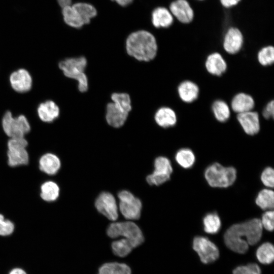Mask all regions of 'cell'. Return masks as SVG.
I'll use <instances>...</instances> for the list:
<instances>
[{
  "label": "cell",
  "instance_id": "obj_1",
  "mask_svg": "<svg viewBox=\"0 0 274 274\" xmlns=\"http://www.w3.org/2000/svg\"><path fill=\"white\" fill-rule=\"evenodd\" d=\"M262 229L261 221L258 218L233 224L224 234L225 244L232 251L244 254L248 251L249 245L253 246L259 242Z\"/></svg>",
  "mask_w": 274,
  "mask_h": 274
},
{
  "label": "cell",
  "instance_id": "obj_2",
  "mask_svg": "<svg viewBox=\"0 0 274 274\" xmlns=\"http://www.w3.org/2000/svg\"><path fill=\"white\" fill-rule=\"evenodd\" d=\"M125 47L129 55L139 61L146 62L156 57L158 49L154 36L145 30L130 34L126 40Z\"/></svg>",
  "mask_w": 274,
  "mask_h": 274
},
{
  "label": "cell",
  "instance_id": "obj_3",
  "mask_svg": "<svg viewBox=\"0 0 274 274\" xmlns=\"http://www.w3.org/2000/svg\"><path fill=\"white\" fill-rule=\"evenodd\" d=\"M87 61L84 56L66 58L58 63V67L67 78L78 82V88L81 92L88 89V81L85 73Z\"/></svg>",
  "mask_w": 274,
  "mask_h": 274
},
{
  "label": "cell",
  "instance_id": "obj_4",
  "mask_svg": "<svg viewBox=\"0 0 274 274\" xmlns=\"http://www.w3.org/2000/svg\"><path fill=\"white\" fill-rule=\"evenodd\" d=\"M204 177L212 187L227 188L231 186L236 178V170L232 166L225 167L218 162L208 166Z\"/></svg>",
  "mask_w": 274,
  "mask_h": 274
},
{
  "label": "cell",
  "instance_id": "obj_5",
  "mask_svg": "<svg viewBox=\"0 0 274 274\" xmlns=\"http://www.w3.org/2000/svg\"><path fill=\"white\" fill-rule=\"evenodd\" d=\"M107 232L111 238L123 237L130 243L133 248L140 246L144 241L141 229L131 221L112 223L108 226Z\"/></svg>",
  "mask_w": 274,
  "mask_h": 274
},
{
  "label": "cell",
  "instance_id": "obj_6",
  "mask_svg": "<svg viewBox=\"0 0 274 274\" xmlns=\"http://www.w3.org/2000/svg\"><path fill=\"white\" fill-rule=\"evenodd\" d=\"M2 127L10 139L25 138L31 130L30 124L25 115L20 114L14 116L10 111H6L4 114Z\"/></svg>",
  "mask_w": 274,
  "mask_h": 274
},
{
  "label": "cell",
  "instance_id": "obj_7",
  "mask_svg": "<svg viewBox=\"0 0 274 274\" xmlns=\"http://www.w3.org/2000/svg\"><path fill=\"white\" fill-rule=\"evenodd\" d=\"M28 142L25 138L9 139L7 142L8 164L16 167L27 165L29 162V154L26 148Z\"/></svg>",
  "mask_w": 274,
  "mask_h": 274
},
{
  "label": "cell",
  "instance_id": "obj_8",
  "mask_svg": "<svg viewBox=\"0 0 274 274\" xmlns=\"http://www.w3.org/2000/svg\"><path fill=\"white\" fill-rule=\"evenodd\" d=\"M119 210L123 216L129 220L140 218L142 204L141 200L130 192L122 190L118 194Z\"/></svg>",
  "mask_w": 274,
  "mask_h": 274
},
{
  "label": "cell",
  "instance_id": "obj_9",
  "mask_svg": "<svg viewBox=\"0 0 274 274\" xmlns=\"http://www.w3.org/2000/svg\"><path fill=\"white\" fill-rule=\"evenodd\" d=\"M154 170L146 178L150 185H160L170 179L173 167L170 160L164 156L157 157L154 161Z\"/></svg>",
  "mask_w": 274,
  "mask_h": 274
},
{
  "label": "cell",
  "instance_id": "obj_10",
  "mask_svg": "<svg viewBox=\"0 0 274 274\" xmlns=\"http://www.w3.org/2000/svg\"><path fill=\"white\" fill-rule=\"evenodd\" d=\"M193 248L198 254L201 262L205 264L215 261L219 256L218 247L206 237H195L193 241Z\"/></svg>",
  "mask_w": 274,
  "mask_h": 274
},
{
  "label": "cell",
  "instance_id": "obj_11",
  "mask_svg": "<svg viewBox=\"0 0 274 274\" xmlns=\"http://www.w3.org/2000/svg\"><path fill=\"white\" fill-rule=\"evenodd\" d=\"M95 206L97 210L109 220L115 221L117 219L118 207L116 199L111 193L101 192L96 199Z\"/></svg>",
  "mask_w": 274,
  "mask_h": 274
},
{
  "label": "cell",
  "instance_id": "obj_12",
  "mask_svg": "<svg viewBox=\"0 0 274 274\" xmlns=\"http://www.w3.org/2000/svg\"><path fill=\"white\" fill-rule=\"evenodd\" d=\"M9 81L12 89L19 93L29 91L32 86V77L29 72L24 68H20L12 72L9 77Z\"/></svg>",
  "mask_w": 274,
  "mask_h": 274
},
{
  "label": "cell",
  "instance_id": "obj_13",
  "mask_svg": "<svg viewBox=\"0 0 274 274\" xmlns=\"http://www.w3.org/2000/svg\"><path fill=\"white\" fill-rule=\"evenodd\" d=\"M237 120L244 132L250 135L257 134L260 129L259 114L253 110L237 114Z\"/></svg>",
  "mask_w": 274,
  "mask_h": 274
},
{
  "label": "cell",
  "instance_id": "obj_14",
  "mask_svg": "<svg viewBox=\"0 0 274 274\" xmlns=\"http://www.w3.org/2000/svg\"><path fill=\"white\" fill-rule=\"evenodd\" d=\"M243 42V36L241 31L237 28L230 27L224 36L223 48L227 53L234 54L241 49Z\"/></svg>",
  "mask_w": 274,
  "mask_h": 274
},
{
  "label": "cell",
  "instance_id": "obj_15",
  "mask_svg": "<svg viewBox=\"0 0 274 274\" xmlns=\"http://www.w3.org/2000/svg\"><path fill=\"white\" fill-rule=\"evenodd\" d=\"M169 11L180 22L188 23L194 17V12L189 3L186 0H176L169 6Z\"/></svg>",
  "mask_w": 274,
  "mask_h": 274
},
{
  "label": "cell",
  "instance_id": "obj_16",
  "mask_svg": "<svg viewBox=\"0 0 274 274\" xmlns=\"http://www.w3.org/2000/svg\"><path fill=\"white\" fill-rule=\"evenodd\" d=\"M37 113L41 121L47 123H51L59 117L60 108L54 101L46 100L38 105Z\"/></svg>",
  "mask_w": 274,
  "mask_h": 274
},
{
  "label": "cell",
  "instance_id": "obj_17",
  "mask_svg": "<svg viewBox=\"0 0 274 274\" xmlns=\"http://www.w3.org/2000/svg\"><path fill=\"white\" fill-rule=\"evenodd\" d=\"M128 114L114 102H109L106 107V120L108 124L112 127L120 128L125 123Z\"/></svg>",
  "mask_w": 274,
  "mask_h": 274
},
{
  "label": "cell",
  "instance_id": "obj_18",
  "mask_svg": "<svg viewBox=\"0 0 274 274\" xmlns=\"http://www.w3.org/2000/svg\"><path fill=\"white\" fill-rule=\"evenodd\" d=\"M205 67L209 74L213 76H220L226 72L227 64L221 54L214 52L207 57Z\"/></svg>",
  "mask_w": 274,
  "mask_h": 274
},
{
  "label": "cell",
  "instance_id": "obj_19",
  "mask_svg": "<svg viewBox=\"0 0 274 274\" xmlns=\"http://www.w3.org/2000/svg\"><path fill=\"white\" fill-rule=\"evenodd\" d=\"M180 98L184 102L191 103L196 100L199 94L198 85L193 81L185 80L181 82L177 88Z\"/></svg>",
  "mask_w": 274,
  "mask_h": 274
},
{
  "label": "cell",
  "instance_id": "obj_20",
  "mask_svg": "<svg viewBox=\"0 0 274 274\" xmlns=\"http://www.w3.org/2000/svg\"><path fill=\"white\" fill-rule=\"evenodd\" d=\"M230 105L232 111L240 114L253 110L255 107V100L250 94L240 92L233 97Z\"/></svg>",
  "mask_w": 274,
  "mask_h": 274
},
{
  "label": "cell",
  "instance_id": "obj_21",
  "mask_svg": "<svg viewBox=\"0 0 274 274\" xmlns=\"http://www.w3.org/2000/svg\"><path fill=\"white\" fill-rule=\"evenodd\" d=\"M154 120L158 125L166 128L176 124L177 116L173 109L168 107H162L156 111L154 115Z\"/></svg>",
  "mask_w": 274,
  "mask_h": 274
},
{
  "label": "cell",
  "instance_id": "obj_22",
  "mask_svg": "<svg viewBox=\"0 0 274 274\" xmlns=\"http://www.w3.org/2000/svg\"><path fill=\"white\" fill-rule=\"evenodd\" d=\"M61 162L59 157L52 153L43 154L39 159L40 169L49 175H54L59 170Z\"/></svg>",
  "mask_w": 274,
  "mask_h": 274
},
{
  "label": "cell",
  "instance_id": "obj_23",
  "mask_svg": "<svg viewBox=\"0 0 274 274\" xmlns=\"http://www.w3.org/2000/svg\"><path fill=\"white\" fill-rule=\"evenodd\" d=\"M173 21V15L166 8L158 7L152 12V22L155 27H168L172 24Z\"/></svg>",
  "mask_w": 274,
  "mask_h": 274
},
{
  "label": "cell",
  "instance_id": "obj_24",
  "mask_svg": "<svg viewBox=\"0 0 274 274\" xmlns=\"http://www.w3.org/2000/svg\"><path fill=\"white\" fill-rule=\"evenodd\" d=\"M61 14L63 22L71 27L80 28L85 24L72 5L61 8Z\"/></svg>",
  "mask_w": 274,
  "mask_h": 274
},
{
  "label": "cell",
  "instance_id": "obj_25",
  "mask_svg": "<svg viewBox=\"0 0 274 274\" xmlns=\"http://www.w3.org/2000/svg\"><path fill=\"white\" fill-rule=\"evenodd\" d=\"M212 110L215 119L220 122H226L230 117V108L227 103L221 99L214 101Z\"/></svg>",
  "mask_w": 274,
  "mask_h": 274
},
{
  "label": "cell",
  "instance_id": "obj_26",
  "mask_svg": "<svg viewBox=\"0 0 274 274\" xmlns=\"http://www.w3.org/2000/svg\"><path fill=\"white\" fill-rule=\"evenodd\" d=\"M59 187L54 182L49 181L44 182L41 186L40 196L44 201H55L59 197Z\"/></svg>",
  "mask_w": 274,
  "mask_h": 274
},
{
  "label": "cell",
  "instance_id": "obj_27",
  "mask_svg": "<svg viewBox=\"0 0 274 274\" xmlns=\"http://www.w3.org/2000/svg\"><path fill=\"white\" fill-rule=\"evenodd\" d=\"M83 21L84 24H88L92 18L96 16L97 11L91 4L78 2L72 4Z\"/></svg>",
  "mask_w": 274,
  "mask_h": 274
},
{
  "label": "cell",
  "instance_id": "obj_28",
  "mask_svg": "<svg viewBox=\"0 0 274 274\" xmlns=\"http://www.w3.org/2000/svg\"><path fill=\"white\" fill-rule=\"evenodd\" d=\"M256 204L263 210H272L274 207V193L272 190L264 189L258 193Z\"/></svg>",
  "mask_w": 274,
  "mask_h": 274
},
{
  "label": "cell",
  "instance_id": "obj_29",
  "mask_svg": "<svg viewBox=\"0 0 274 274\" xmlns=\"http://www.w3.org/2000/svg\"><path fill=\"white\" fill-rule=\"evenodd\" d=\"M204 231L209 234H214L219 232L221 227V221L216 213H210L203 219Z\"/></svg>",
  "mask_w": 274,
  "mask_h": 274
},
{
  "label": "cell",
  "instance_id": "obj_30",
  "mask_svg": "<svg viewBox=\"0 0 274 274\" xmlns=\"http://www.w3.org/2000/svg\"><path fill=\"white\" fill-rule=\"evenodd\" d=\"M97 274H131L130 267L124 263L109 262L100 267Z\"/></svg>",
  "mask_w": 274,
  "mask_h": 274
},
{
  "label": "cell",
  "instance_id": "obj_31",
  "mask_svg": "<svg viewBox=\"0 0 274 274\" xmlns=\"http://www.w3.org/2000/svg\"><path fill=\"white\" fill-rule=\"evenodd\" d=\"M175 160L184 168L191 167L195 163V156L193 152L189 148H182L175 155Z\"/></svg>",
  "mask_w": 274,
  "mask_h": 274
},
{
  "label": "cell",
  "instance_id": "obj_32",
  "mask_svg": "<svg viewBox=\"0 0 274 274\" xmlns=\"http://www.w3.org/2000/svg\"><path fill=\"white\" fill-rule=\"evenodd\" d=\"M256 257L258 261L264 264L272 263L274 259V248L272 244L264 243L256 251Z\"/></svg>",
  "mask_w": 274,
  "mask_h": 274
},
{
  "label": "cell",
  "instance_id": "obj_33",
  "mask_svg": "<svg viewBox=\"0 0 274 274\" xmlns=\"http://www.w3.org/2000/svg\"><path fill=\"white\" fill-rule=\"evenodd\" d=\"M133 248L130 243L125 238L114 241L112 244V249L114 254L120 257L128 255Z\"/></svg>",
  "mask_w": 274,
  "mask_h": 274
},
{
  "label": "cell",
  "instance_id": "obj_34",
  "mask_svg": "<svg viewBox=\"0 0 274 274\" xmlns=\"http://www.w3.org/2000/svg\"><path fill=\"white\" fill-rule=\"evenodd\" d=\"M111 99L116 106L126 112H129L132 109L130 97L126 93H114L111 95Z\"/></svg>",
  "mask_w": 274,
  "mask_h": 274
},
{
  "label": "cell",
  "instance_id": "obj_35",
  "mask_svg": "<svg viewBox=\"0 0 274 274\" xmlns=\"http://www.w3.org/2000/svg\"><path fill=\"white\" fill-rule=\"evenodd\" d=\"M258 62L262 66H266L273 64L274 62V48L267 46L261 48L257 54Z\"/></svg>",
  "mask_w": 274,
  "mask_h": 274
},
{
  "label": "cell",
  "instance_id": "obj_36",
  "mask_svg": "<svg viewBox=\"0 0 274 274\" xmlns=\"http://www.w3.org/2000/svg\"><path fill=\"white\" fill-rule=\"evenodd\" d=\"M233 274H261V269L256 263H249L239 266L233 271Z\"/></svg>",
  "mask_w": 274,
  "mask_h": 274
},
{
  "label": "cell",
  "instance_id": "obj_37",
  "mask_svg": "<svg viewBox=\"0 0 274 274\" xmlns=\"http://www.w3.org/2000/svg\"><path fill=\"white\" fill-rule=\"evenodd\" d=\"M14 230L13 223L9 220L5 219L4 216L0 214V235H9L13 232Z\"/></svg>",
  "mask_w": 274,
  "mask_h": 274
},
{
  "label": "cell",
  "instance_id": "obj_38",
  "mask_svg": "<svg viewBox=\"0 0 274 274\" xmlns=\"http://www.w3.org/2000/svg\"><path fill=\"white\" fill-rule=\"evenodd\" d=\"M260 179L266 187L273 188L274 186V170L271 167H266L262 172Z\"/></svg>",
  "mask_w": 274,
  "mask_h": 274
},
{
  "label": "cell",
  "instance_id": "obj_39",
  "mask_svg": "<svg viewBox=\"0 0 274 274\" xmlns=\"http://www.w3.org/2000/svg\"><path fill=\"white\" fill-rule=\"evenodd\" d=\"M273 211L268 210L263 214L260 220L262 227L268 231H272L273 230Z\"/></svg>",
  "mask_w": 274,
  "mask_h": 274
},
{
  "label": "cell",
  "instance_id": "obj_40",
  "mask_svg": "<svg viewBox=\"0 0 274 274\" xmlns=\"http://www.w3.org/2000/svg\"><path fill=\"white\" fill-rule=\"evenodd\" d=\"M274 115V101H269L265 106L262 111L263 117L266 119L273 118Z\"/></svg>",
  "mask_w": 274,
  "mask_h": 274
},
{
  "label": "cell",
  "instance_id": "obj_41",
  "mask_svg": "<svg viewBox=\"0 0 274 274\" xmlns=\"http://www.w3.org/2000/svg\"><path fill=\"white\" fill-rule=\"evenodd\" d=\"M241 0H220L221 4L225 8H230L237 5Z\"/></svg>",
  "mask_w": 274,
  "mask_h": 274
},
{
  "label": "cell",
  "instance_id": "obj_42",
  "mask_svg": "<svg viewBox=\"0 0 274 274\" xmlns=\"http://www.w3.org/2000/svg\"><path fill=\"white\" fill-rule=\"evenodd\" d=\"M56 2L60 8L71 5L73 4L72 0H56Z\"/></svg>",
  "mask_w": 274,
  "mask_h": 274
},
{
  "label": "cell",
  "instance_id": "obj_43",
  "mask_svg": "<svg viewBox=\"0 0 274 274\" xmlns=\"http://www.w3.org/2000/svg\"><path fill=\"white\" fill-rule=\"evenodd\" d=\"M116 2L118 4L121 6H126L130 4L133 0H112Z\"/></svg>",
  "mask_w": 274,
  "mask_h": 274
},
{
  "label": "cell",
  "instance_id": "obj_44",
  "mask_svg": "<svg viewBox=\"0 0 274 274\" xmlns=\"http://www.w3.org/2000/svg\"><path fill=\"white\" fill-rule=\"evenodd\" d=\"M9 274H27L22 269L20 268H15L12 269Z\"/></svg>",
  "mask_w": 274,
  "mask_h": 274
},
{
  "label": "cell",
  "instance_id": "obj_45",
  "mask_svg": "<svg viewBox=\"0 0 274 274\" xmlns=\"http://www.w3.org/2000/svg\"><path fill=\"white\" fill-rule=\"evenodd\" d=\"M199 1H202V0H199Z\"/></svg>",
  "mask_w": 274,
  "mask_h": 274
}]
</instances>
